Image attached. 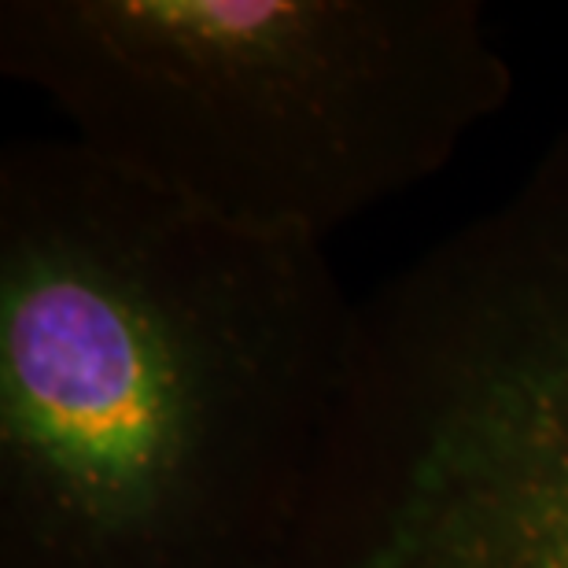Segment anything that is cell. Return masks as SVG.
Here are the masks:
<instances>
[{"label":"cell","mask_w":568,"mask_h":568,"mask_svg":"<svg viewBox=\"0 0 568 568\" xmlns=\"http://www.w3.org/2000/svg\"><path fill=\"white\" fill-rule=\"evenodd\" d=\"M325 244L0 148V568H281L355 366Z\"/></svg>","instance_id":"obj_1"},{"label":"cell","mask_w":568,"mask_h":568,"mask_svg":"<svg viewBox=\"0 0 568 568\" xmlns=\"http://www.w3.org/2000/svg\"><path fill=\"white\" fill-rule=\"evenodd\" d=\"M0 71L141 185L314 244L514 93L473 0H4Z\"/></svg>","instance_id":"obj_2"},{"label":"cell","mask_w":568,"mask_h":568,"mask_svg":"<svg viewBox=\"0 0 568 568\" xmlns=\"http://www.w3.org/2000/svg\"><path fill=\"white\" fill-rule=\"evenodd\" d=\"M281 568H568V133L358 300Z\"/></svg>","instance_id":"obj_3"}]
</instances>
